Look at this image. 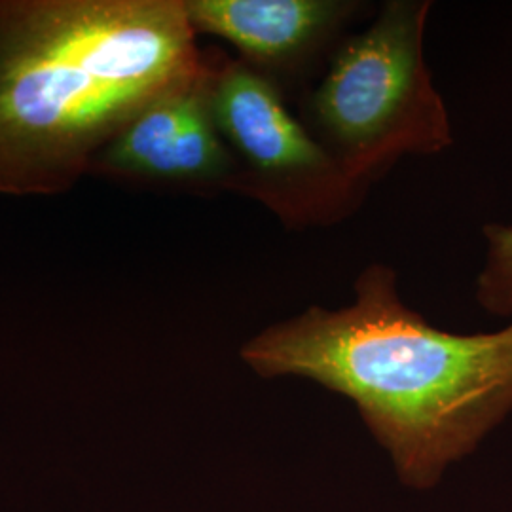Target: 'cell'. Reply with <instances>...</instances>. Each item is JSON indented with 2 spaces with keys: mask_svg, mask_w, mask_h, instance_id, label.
Listing matches in <instances>:
<instances>
[{
  "mask_svg": "<svg viewBox=\"0 0 512 512\" xmlns=\"http://www.w3.org/2000/svg\"><path fill=\"white\" fill-rule=\"evenodd\" d=\"M346 308L310 306L258 332L241 361L311 380L357 406L404 486L429 490L512 412V323L452 334L408 308L399 275L370 264Z\"/></svg>",
  "mask_w": 512,
  "mask_h": 512,
  "instance_id": "cell-1",
  "label": "cell"
},
{
  "mask_svg": "<svg viewBox=\"0 0 512 512\" xmlns=\"http://www.w3.org/2000/svg\"><path fill=\"white\" fill-rule=\"evenodd\" d=\"M184 0H0V194H65L202 67Z\"/></svg>",
  "mask_w": 512,
  "mask_h": 512,
  "instance_id": "cell-2",
  "label": "cell"
},
{
  "mask_svg": "<svg viewBox=\"0 0 512 512\" xmlns=\"http://www.w3.org/2000/svg\"><path fill=\"white\" fill-rule=\"evenodd\" d=\"M215 52L202 67L148 105L92 164L90 175L192 194H238V164L213 116Z\"/></svg>",
  "mask_w": 512,
  "mask_h": 512,
  "instance_id": "cell-5",
  "label": "cell"
},
{
  "mask_svg": "<svg viewBox=\"0 0 512 512\" xmlns=\"http://www.w3.org/2000/svg\"><path fill=\"white\" fill-rule=\"evenodd\" d=\"M213 116L238 164V194L262 203L287 228L349 219L368 188L351 181L287 105L272 80L238 57L215 52Z\"/></svg>",
  "mask_w": 512,
  "mask_h": 512,
  "instance_id": "cell-4",
  "label": "cell"
},
{
  "mask_svg": "<svg viewBox=\"0 0 512 512\" xmlns=\"http://www.w3.org/2000/svg\"><path fill=\"white\" fill-rule=\"evenodd\" d=\"M429 0H387L346 37L308 95L302 122L365 188L408 154L452 147L448 109L423 55Z\"/></svg>",
  "mask_w": 512,
  "mask_h": 512,
  "instance_id": "cell-3",
  "label": "cell"
},
{
  "mask_svg": "<svg viewBox=\"0 0 512 512\" xmlns=\"http://www.w3.org/2000/svg\"><path fill=\"white\" fill-rule=\"evenodd\" d=\"M486 260L476 277V302L492 315H512V226L486 224Z\"/></svg>",
  "mask_w": 512,
  "mask_h": 512,
  "instance_id": "cell-7",
  "label": "cell"
},
{
  "mask_svg": "<svg viewBox=\"0 0 512 512\" xmlns=\"http://www.w3.org/2000/svg\"><path fill=\"white\" fill-rule=\"evenodd\" d=\"M196 35L230 42L238 59L287 95L365 10L355 0H184Z\"/></svg>",
  "mask_w": 512,
  "mask_h": 512,
  "instance_id": "cell-6",
  "label": "cell"
}]
</instances>
